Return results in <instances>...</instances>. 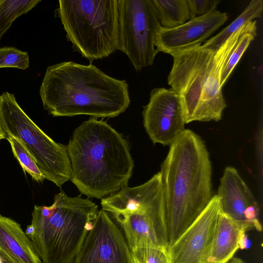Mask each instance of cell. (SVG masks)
Segmentation results:
<instances>
[{"label": "cell", "instance_id": "5b68a950", "mask_svg": "<svg viewBox=\"0 0 263 263\" xmlns=\"http://www.w3.org/2000/svg\"><path fill=\"white\" fill-rule=\"evenodd\" d=\"M171 55L173 64L168 84L181 98L185 123L192 122L193 116L200 121L220 117L227 106L220 77L228 54L201 45Z\"/></svg>", "mask_w": 263, "mask_h": 263}, {"label": "cell", "instance_id": "d4e9b609", "mask_svg": "<svg viewBox=\"0 0 263 263\" xmlns=\"http://www.w3.org/2000/svg\"><path fill=\"white\" fill-rule=\"evenodd\" d=\"M250 242L247 236L246 233H244L240 238L239 246V249H245L249 247Z\"/></svg>", "mask_w": 263, "mask_h": 263}, {"label": "cell", "instance_id": "ac0fdd59", "mask_svg": "<svg viewBox=\"0 0 263 263\" xmlns=\"http://www.w3.org/2000/svg\"><path fill=\"white\" fill-rule=\"evenodd\" d=\"M161 26L173 28L191 19L187 0H151Z\"/></svg>", "mask_w": 263, "mask_h": 263}, {"label": "cell", "instance_id": "277c9868", "mask_svg": "<svg viewBox=\"0 0 263 263\" xmlns=\"http://www.w3.org/2000/svg\"><path fill=\"white\" fill-rule=\"evenodd\" d=\"M98 212V206L81 195L69 197L63 191L50 206L35 205L31 240L42 263H73Z\"/></svg>", "mask_w": 263, "mask_h": 263}, {"label": "cell", "instance_id": "ba28073f", "mask_svg": "<svg viewBox=\"0 0 263 263\" xmlns=\"http://www.w3.org/2000/svg\"><path fill=\"white\" fill-rule=\"evenodd\" d=\"M0 118L7 135L24 145L32 155L45 179L61 187L71 178V167L67 147L46 135L28 116L13 94L0 96Z\"/></svg>", "mask_w": 263, "mask_h": 263}, {"label": "cell", "instance_id": "3957f363", "mask_svg": "<svg viewBox=\"0 0 263 263\" xmlns=\"http://www.w3.org/2000/svg\"><path fill=\"white\" fill-rule=\"evenodd\" d=\"M66 147L70 180L82 194L102 199L127 186L134 166L129 146L106 122L93 117L84 121Z\"/></svg>", "mask_w": 263, "mask_h": 263}, {"label": "cell", "instance_id": "83f0119b", "mask_svg": "<svg viewBox=\"0 0 263 263\" xmlns=\"http://www.w3.org/2000/svg\"><path fill=\"white\" fill-rule=\"evenodd\" d=\"M228 263H245L243 260L238 257H233Z\"/></svg>", "mask_w": 263, "mask_h": 263}, {"label": "cell", "instance_id": "8fae6325", "mask_svg": "<svg viewBox=\"0 0 263 263\" xmlns=\"http://www.w3.org/2000/svg\"><path fill=\"white\" fill-rule=\"evenodd\" d=\"M142 116L145 129L154 144L170 146L185 129L182 101L172 88L152 89Z\"/></svg>", "mask_w": 263, "mask_h": 263}, {"label": "cell", "instance_id": "ffe728a7", "mask_svg": "<svg viewBox=\"0 0 263 263\" xmlns=\"http://www.w3.org/2000/svg\"><path fill=\"white\" fill-rule=\"evenodd\" d=\"M257 35L256 22L245 32L240 37L234 50L230 55L222 69L220 77V86L224 84L239 61L242 55Z\"/></svg>", "mask_w": 263, "mask_h": 263}, {"label": "cell", "instance_id": "9a60e30c", "mask_svg": "<svg viewBox=\"0 0 263 263\" xmlns=\"http://www.w3.org/2000/svg\"><path fill=\"white\" fill-rule=\"evenodd\" d=\"M0 252L11 263H42L21 225L1 214Z\"/></svg>", "mask_w": 263, "mask_h": 263}, {"label": "cell", "instance_id": "7a4b0ae2", "mask_svg": "<svg viewBox=\"0 0 263 263\" xmlns=\"http://www.w3.org/2000/svg\"><path fill=\"white\" fill-rule=\"evenodd\" d=\"M40 95L44 108L54 117L114 118L130 102L125 80L109 77L91 64L72 61L48 67Z\"/></svg>", "mask_w": 263, "mask_h": 263}, {"label": "cell", "instance_id": "484cf974", "mask_svg": "<svg viewBox=\"0 0 263 263\" xmlns=\"http://www.w3.org/2000/svg\"><path fill=\"white\" fill-rule=\"evenodd\" d=\"M25 233L27 236L31 240L35 234V229L34 226L31 223V224L28 225Z\"/></svg>", "mask_w": 263, "mask_h": 263}, {"label": "cell", "instance_id": "4316f807", "mask_svg": "<svg viewBox=\"0 0 263 263\" xmlns=\"http://www.w3.org/2000/svg\"><path fill=\"white\" fill-rule=\"evenodd\" d=\"M7 134L4 128L3 123L0 118V140L6 139Z\"/></svg>", "mask_w": 263, "mask_h": 263}, {"label": "cell", "instance_id": "f1b7e54d", "mask_svg": "<svg viewBox=\"0 0 263 263\" xmlns=\"http://www.w3.org/2000/svg\"><path fill=\"white\" fill-rule=\"evenodd\" d=\"M0 263H11L0 252Z\"/></svg>", "mask_w": 263, "mask_h": 263}, {"label": "cell", "instance_id": "30bf717a", "mask_svg": "<svg viewBox=\"0 0 263 263\" xmlns=\"http://www.w3.org/2000/svg\"><path fill=\"white\" fill-rule=\"evenodd\" d=\"M73 263H133L122 231L103 210L98 211Z\"/></svg>", "mask_w": 263, "mask_h": 263}, {"label": "cell", "instance_id": "d6986e66", "mask_svg": "<svg viewBox=\"0 0 263 263\" xmlns=\"http://www.w3.org/2000/svg\"><path fill=\"white\" fill-rule=\"evenodd\" d=\"M41 0H0V40L20 16L35 7Z\"/></svg>", "mask_w": 263, "mask_h": 263}, {"label": "cell", "instance_id": "cb8c5ba5", "mask_svg": "<svg viewBox=\"0 0 263 263\" xmlns=\"http://www.w3.org/2000/svg\"><path fill=\"white\" fill-rule=\"evenodd\" d=\"M191 19L203 15L216 9L220 0H187Z\"/></svg>", "mask_w": 263, "mask_h": 263}, {"label": "cell", "instance_id": "44dd1931", "mask_svg": "<svg viewBox=\"0 0 263 263\" xmlns=\"http://www.w3.org/2000/svg\"><path fill=\"white\" fill-rule=\"evenodd\" d=\"M6 139L9 142L14 156L18 160L24 172L28 173L37 182H42L45 179L35 160L21 142L10 135H7Z\"/></svg>", "mask_w": 263, "mask_h": 263}, {"label": "cell", "instance_id": "9c48e42d", "mask_svg": "<svg viewBox=\"0 0 263 263\" xmlns=\"http://www.w3.org/2000/svg\"><path fill=\"white\" fill-rule=\"evenodd\" d=\"M118 5L117 49L139 71L153 65L159 52L155 40L162 26L151 0H118Z\"/></svg>", "mask_w": 263, "mask_h": 263}, {"label": "cell", "instance_id": "8992f818", "mask_svg": "<svg viewBox=\"0 0 263 263\" xmlns=\"http://www.w3.org/2000/svg\"><path fill=\"white\" fill-rule=\"evenodd\" d=\"M101 204L119 226L130 250L166 248L162 238L163 192L160 172L142 184L126 186L102 198Z\"/></svg>", "mask_w": 263, "mask_h": 263}, {"label": "cell", "instance_id": "7c38bea8", "mask_svg": "<svg viewBox=\"0 0 263 263\" xmlns=\"http://www.w3.org/2000/svg\"><path fill=\"white\" fill-rule=\"evenodd\" d=\"M221 212L217 195L167 251L172 263H210L212 244Z\"/></svg>", "mask_w": 263, "mask_h": 263}, {"label": "cell", "instance_id": "603a6c76", "mask_svg": "<svg viewBox=\"0 0 263 263\" xmlns=\"http://www.w3.org/2000/svg\"><path fill=\"white\" fill-rule=\"evenodd\" d=\"M29 66V55L13 47L0 48V68L11 67L27 69Z\"/></svg>", "mask_w": 263, "mask_h": 263}, {"label": "cell", "instance_id": "e0dca14e", "mask_svg": "<svg viewBox=\"0 0 263 263\" xmlns=\"http://www.w3.org/2000/svg\"><path fill=\"white\" fill-rule=\"evenodd\" d=\"M263 10L262 0H252L245 10L229 25L215 36L207 40L201 46L215 51L235 32L249 22L260 17Z\"/></svg>", "mask_w": 263, "mask_h": 263}, {"label": "cell", "instance_id": "6da1fadb", "mask_svg": "<svg viewBox=\"0 0 263 263\" xmlns=\"http://www.w3.org/2000/svg\"><path fill=\"white\" fill-rule=\"evenodd\" d=\"M170 146L160 171L162 236L166 248L193 223L213 197L211 162L202 138L185 129Z\"/></svg>", "mask_w": 263, "mask_h": 263}, {"label": "cell", "instance_id": "2e32d148", "mask_svg": "<svg viewBox=\"0 0 263 263\" xmlns=\"http://www.w3.org/2000/svg\"><path fill=\"white\" fill-rule=\"evenodd\" d=\"M248 230L220 212L212 244L210 263H228L239 249L241 236Z\"/></svg>", "mask_w": 263, "mask_h": 263}, {"label": "cell", "instance_id": "4fadbf2b", "mask_svg": "<svg viewBox=\"0 0 263 263\" xmlns=\"http://www.w3.org/2000/svg\"><path fill=\"white\" fill-rule=\"evenodd\" d=\"M217 195L222 213L248 231H261L257 202L235 168H225Z\"/></svg>", "mask_w": 263, "mask_h": 263}, {"label": "cell", "instance_id": "7402d4cb", "mask_svg": "<svg viewBox=\"0 0 263 263\" xmlns=\"http://www.w3.org/2000/svg\"><path fill=\"white\" fill-rule=\"evenodd\" d=\"M130 251L133 263H172L166 248H136Z\"/></svg>", "mask_w": 263, "mask_h": 263}, {"label": "cell", "instance_id": "52a82bcc", "mask_svg": "<svg viewBox=\"0 0 263 263\" xmlns=\"http://www.w3.org/2000/svg\"><path fill=\"white\" fill-rule=\"evenodd\" d=\"M56 14L74 50L90 64L117 49L118 0H60Z\"/></svg>", "mask_w": 263, "mask_h": 263}, {"label": "cell", "instance_id": "5bb4252c", "mask_svg": "<svg viewBox=\"0 0 263 263\" xmlns=\"http://www.w3.org/2000/svg\"><path fill=\"white\" fill-rule=\"evenodd\" d=\"M228 18L226 12L214 9L175 28L161 27L156 35L155 47L158 52L171 54L200 46Z\"/></svg>", "mask_w": 263, "mask_h": 263}]
</instances>
